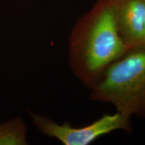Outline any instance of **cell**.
Listing matches in <instances>:
<instances>
[{
	"mask_svg": "<svg viewBox=\"0 0 145 145\" xmlns=\"http://www.w3.org/2000/svg\"><path fill=\"white\" fill-rule=\"evenodd\" d=\"M27 126L19 118L0 125V144H27Z\"/></svg>",
	"mask_w": 145,
	"mask_h": 145,
	"instance_id": "obj_5",
	"label": "cell"
},
{
	"mask_svg": "<svg viewBox=\"0 0 145 145\" xmlns=\"http://www.w3.org/2000/svg\"><path fill=\"white\" fill-rule=\"evenodd\" d=\"M68 61L74 76L88 89L128 51L106 0H97L77 19L69 37Z\"/></svg>",
	"mask_w": 145,
	"mask_h": 145,
	"instance_id": "obj_1",
	"label": "cell"
},
{
	"mask_svg": "<svg viewBox=\"0 0 145 145\" xmlns=\"http://www.w3.org/2000/svg\"><path fill=\"white\" fill-rule=\"evenodd\" d=\"M32 122L46 137L54 138L64 145H89L99 138L122 130L130 134L133 131L131 118L116 112L102 115L91 124L75 127L69 122L59 124L49 118L30 112Z\"/></svg>",
	"mask_w": 145,
	"mask_h": 145,
	"instance_id": "obj_3",
	"label": "cell"
},
{
	"mask_svg": "<svg viewBox=\"0 0 145 145\" xmlns=\"http://www.w3.org/2000/svg\"><path fill=\"white\" fill-rule=\"evenodd\" d=\"M144 31H145V20H144Z\"/></svg>",
	"mask_w": 145,
	"mask_h": 145,
	"instance_id": "obj_6",
	"label": "cell"
},
{
	"mask_svg": "<svg viewBox=\"0 0 145 145\" xmlns=\"http://www.w3.org/2000/svg\"><path fill=\"white\" fill-rule=\"evenodd\" d=\"M91 101L108 103L131 118H145V42L108 67L90 89Z\"/></svg>",
	"mask_w": 145,
	"mask_h": 145,
	"instance_id": "obj_2",
	"label": "cell"
},
{
	"mask_svg": "<svg viewBox=\"0 0 145 145\" xmlns=\"http://www.w3.org/2000/svg\"><path fill=\"white\" fill-rule=\"evenodd\" d=\"M118 32L128 49L145 42V0H106Z\"/></svg>",
	"mask_w": 145,
	"mask_h": 145,
	"instance_id": "obj_4",
	"label": "cell"
}]
</instances>
